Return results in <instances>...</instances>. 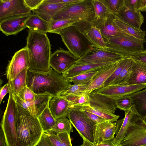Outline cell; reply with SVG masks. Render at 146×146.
Masks as SVG:
<instances>
[{
  "label": "cell",
  "instance_id": "cell-1",
  "mask_svg": "<svg viewBox=\"0 0 146 146\" xmlns=\"http://www.w3.org/2000/svg\"><path fill=\"white\" fill-rule=\"evenodd\" d=\"M26 47L29 54V69L46 72L52 68L50 65L51 45L46 33L29 29Z\"/></svg>",
  "mask_w": 146,
  "mask_h": 146
},
{
  "label": "cell",
  "instance_id": "cell-2",
  "mask_svg": "<svg viewBox=\"0 0 146 146\" xmlns=\"http://www.w3.org/2000/svg\"><path fill=\"white\" fill-rule=\"evenodd\" d=\"M71 83L62 74L52 69L46 72L34 71L28 69L27 86L36 94H48L54 97L60 95Z\"/></svg>",
  "mask_w": 146,
  "mask_h": 146
},
{
  "label": "cell",
  "instance_id": "cell-3",
  "mask_svg": "<svg viewBox=\"0 0 146 146\" xmlns=\"http://www.w3.org/2000/svg\"><path fill=\"white\" fill-rule=\"evenodd\" d=\"M16 124L19 140L22 146H35L44 131L37 117L17 103Z\"/></svg>",
  "mask_w": 146,
  "mask_h": 146
},
{
  "label": "cell",
  "instance_id": "cell-4",
  "mask_svg": "<svg viewBox=\"0 0 146 146\" xmlns=\"http://www.w3.org/2000/svg\"><path fill=\"white\" fill-rule=\"evenodd\" d=\"M62 40L69 51L78 60L82 57L92 45L84 35L72 25L62 29L59 33Z\"/></svg>",
  "mask_w": 146,
  "mask_h": 146
},
{
  "label": "cell",
  "instance_id": "cell-5",
  "mask_svg": "<svg viewBox=\"0 0 146 146\" xmlns=\"http://www.w3.org/2000/svg\"><path fill=\"white\" fill-rule=\"evenodd\" d=\"M92 0H80L68 4L57 13L53 20L75 19L80 22L92 23L95 19V13Z\"/></svg>",
  "mask_w": 146,
  "mask_h": 146
},
{
  "label": "cell",
  "instance_id": "cell-6",
  "mask_svg": "<svg viewBox=\"0 0 146 146\" xmlns=\"http://www.w3.org/2000/svg\"><path fill=\"white\" fill-rule=\"evenodd\" d=\"M145 42V40L128 35H123L110 37L105 42L106 50L127 57H131L144 50V45Z\"/></svg>",
  "mask_w": 146,
  "mask_h": 146
},
{
  "label": "cell",
  "instance_id": "cell-7",
  "mask_svg": "<svg viewBox=\"0 0 146 146\" xmlns=\"http://www.w3.org/2000/svg\"><path fill=\"white\" fill-rule=\"evenodd\" d=\"M17 103L9 93L7 103L1 123L6 146H22L19 140L16 124Z\"/></svg>",
  "mask_w": 146,
  "mask_h": 146
},
{
  "label": "cell",
  "instance_id": "cell-8",
  "mask_svg": "<svg viewBox=\"0 0 146 146\" xmlns=\"http://www.w3.org/2000/svg\"><path fill=\"white\" fill-rule=\"evenodd\" d=\"M67 117L83 139L94 145L98 124L88 117L82 111L76 107L69 108Z\"/></svg>",
  "mask_w": 146,
  "mask_h": 146
},
{
  "label": "cell",
  "instance_id": "cell-9",
  "mask_svg": "<svg viewBox=\"0 0 146 146\" xmlns=\"http://www.w3.org/2000/svg\"><path fill=\"white\" fill-rule=\"evenodd\" d=\"M124 57L120 54L92 46L82 57L75 62L74 64L81 65L117 62Z\"/></svg>",
  "mask_w": 146,
  "mask_h": 146
},
{
  "label": "cell",
  "instance_id": "cell-10",
  "mask_svg": "<svg viewBox=\"0 0 146 146\" xmlns=\"http://www.w3.org/2000/svg\"><path fill=\"white\" fill-rule=\"evenodd\" d=\"M120 144L123 146L146 145V123L140 118L130 127Z\"/></svg>",
  "mask_w": 146,
  "mask_h": 146
},
{
  "label": "cell",
  "instance_id": "cell-11",
  "mask_svg": "<svg viewBox=\"0 0 146 146\" xmlns=\"http://www.w3.org/2000/svg\"><path fill=\"white\" fill-rule=\"evenodd\" d=\"M29 56L26 46L16 52L7 67L6 74L8 81L13 80L25 69L28 68Z\"/></svg>",
  "mask_w": 146,
  "mask_h": 146
},
{
  "label": "cell",
  "instance_id": "cell-12",
  "mask_svg": "<svg viewBox=\"0 0 146 146\" xmlns=\"http://www.w3.org/2000/svg\"><path fill=\"white\" fill-rule=\"evenodd\" d=\"M77 60L69 50L60 48L51 54L50 65L52 69L62 74L73 65Z\"/></svg>",
  "mask_w": 146,
  "mask_h": 146
},
{
  "label": "cell",
  "instance_id": "cell-13",
  "mask_svg": "<svg viewBox=\"0 0 146 146\" xmlns=\"http://www.w3.org/2000/svg\"><path fill=\"white\" fill-rule=\"evenodd\" d=\"M24 0H0V20L15 16L31 14Z\"/></svg>",
  "mask_w": 146,
  "mask_h": 146
},
{
  "label": "cell",
  "instance_id": "cell-14",
  "mask_svg": "<svg viewBox=\"0 0 146 146\" xmlns=\"http://www.w3.org/2000/svg\"><path fill=\"white\" fill-rule=\"evenodd\" d=\"M146 88V84L128 85H109L94 90L92 92L114 99L129 95Z\"/></svg>",
  "mask_w": 146,
  "mask_h": 146
},
{
  "label": "cell",
  "instance_id": "cell-15",
  "mask_svg": "<svg viewBox=\"0 0 146 146\" xmlns=\"http://www.w3.org/2000/svg\"><path fill=\"white\" fill-rule=\"evenodd\" d=\"M125 112L124 117L117 121L116 136L113 140V142L116 145L120 144L130 127L138 119L141 118L134 105Z\"/></svg>",
  "mask_w": 146,
  "mask_h": 146
},
{
  "label": "cell",
  "instance_id": "cell-16",
  "mask_svg": "<svg viewBox=\"0 0 146 146\" xmlns=\"http://www.w3.org/2000/svg\"><path fill=\"white\" fill-rule=\"evenodd\" d=\"M82 33L90 41L92 46L106 49V43L99 30L91 23L79 22L73 25Z\"/></svg>",
  "mask_w": 146,
  "mask_h": 146
},
{
  "label": "cell",
  "instance_id": "cell-17",
  "mask_svg": "<svg viewBox=\"0 0 146 146\" xmlns=\"http://www.w3.org/2000/svg\"><path fill=\"white\" fill-rule=\"evenodd\" d=\"M116 17L113 14L110 13L105 18L98 20L93 21L91 23L92 25L95 26L99 30L105 42L107 38L112 36L128 35L115 24L114 20Z\"/></svg>",
  "mask_w": 146,
  "mask_h": 146
},
{
  "label": "cell",
  "instance_id": "cell-18",
  "mask_svg": "<svg viewBox=\"0 0 146 146\" xmlns=\"http://www.w3.org/2000/svg\"><path fill=\"white\" fill-rule=\"evenodd\" d=\"M30 15L10 17L0 20L1 31L6 36L17 35L27 28L26 22Z\"/></svg>",
  "mask_w": 146,
  "mask_h": 146
},
{
  "label": "cell",
  "instance_id": "cell-19",
  "mask_svg": "<svg viewBox=\"0 0 146 146\" xmlns=\"http://www.w3.org/2000/svg\"><path fill=\"white\" fill-rule=\"evenodd\" d=\"M123 23L139 29L144 22V17L137 10L131 9L125 5L121 7L116 15Z\"/></svg>",
  "mask_w": 146,
  "mask_h": 146
},
{
  "label": "cell",
  "instance_id": "cell-20",
  "mask_svg": "<svg viewBox=\"0 0 146 146\" xmlns=\"http://www.w3.org/2000/svg\"><path fill=\"white\" fill-rule=\"evenodd\" d=\"M88 104L94 108L110 113L115 114L117 110L113 99L92 92L90 94Z\"/></svg>",
  "mask_w": 146,
  "mask_h": 146
},
{
  "label": "cell",
  "instance_id": "cell-21",
  "mask_svg": "<svg viewBox=\"0 0 146 146\" xmlns=\"http://www.w3.org/2000/svg\"><path fill=\"white\" fill-rule=\"evenodd\" d=\"M118 62L81 65H75L74 64L63 72L62 75L65 79H66L80 74L99 70L104 68Z\"/></svg>",
  "mask_w": 146,
  "mask_h": 146
},
{
  "label": "cell",
  "instance_id": "cell-22",
  "mask_svg": "<svg viewBox=\"0 0 146 146\" xmlns=\"http://www.w3.org/2000/svg\"><path fill=\"white\" fill-rule=\"evenodd\" d=\"M118 62L107 66L99 70L92 78L85 94H89L94 90L104 87L105 82L115 70Z\"/></svg>",
  "mask_w": 146,
  "mask_h": 146
},
{
  "label": "cell",
  "instance_id": "cell-23",
  "mask_svg": "<svg viewBox=\"0 0 146 146\" xmlns=\"http://www.w3.org/2000/svg\"><path fill=\"white\" fill-rule=\"evenodd\" d=\"M71 104L66 98L60 95L52 97L50 100L48 107L54 118L56 119L67 117Z\"/></svg>",
  "mask_w": 146,
  "mask_h": 146
},
{
  "label": "cell",
  "instance_id": "cell-24",
  "mask_svg": "<svg viewBox=\"0 0 146 146\" xmlns=\"http://www.w3.org/2000/svg\"><path fill=\"white\" fill-rule=\"evenodd\" d=\"M68 4L52 3L44 0L36 9L32 11L33 14L38 15L45 20L50 22L58 11L64 6Z\"/></svg>",
  "mask_w": 146,
  "mask_h": 146
},
{
  "label": "cell",
  "instance_id": "cell-25",
  "mask_svg": "<svg viewBox=\"0 0 146 146\" xmlns=\"http://www.w3.org/2000/svg\"><path fill=\"white\" fill-rule=\"evenodd\" d=\"M116 126V122L108 121L98 124L95 134V144L114 139Z\"/></svg>",
  "mask_w": 146,
  "mask_h": 146
},
{
  "label": "cell",
  "instance_id": "cell-26",
  "mask_svg": "<svg viewBox=\"0 0 146 146\" xmlns=\"http://www.w3.org/2000/svg\"><path fill=\"white\" fill-rule=\"evenodd\" d=\"M133 70L125 85L146 84V64L134 60Z\"/></svg>",
  "mask_w": 146,
  "mask_h": 146
},
{
  "label": "cell",
  "instance_id": "cell-27",
  "mask_svg": "<svg viewBox=\"0 0 146 146\" xmlns=\"http://www.w3.org/2000/svg\"><path fill=\"white\" fill-rule=\"evenodd\" d=\"M27 28L46 33L49 28V22H48L36 15H30L26 23Z\"/></svg>",
  "mask_w": 146,
  "mask_h": 146
},
{
  "label": "cell",
  "instance_id": "cell-28",
  "mask_svg": "<svg viewBox=\"0 0 146 146\" xmlns=\"http://www.w3.org/2000/svg\"><path fill=\"white\" fill-rule=\"evenodd\" d=\"M135 108L140 117H146V88L129 95Z\"/></svg>",
  "mask_w": 146,
  "mask_h": 146
},
{
  "label": "cell",
  "instance_id": "cell-29",
  "mask_svg": "<svg viewBox=\"0 0 146 146\" xmlns=\"http://www.w3.org/2000/svg\"><path fill=\"white\" fill-rule=\"evenodd\" d=\"M28 68L24 70L13 80L8 81L10 92L18 96L21 90L27 86V75Z\"/></svg>",
  "mask_w": 146,
  "mask_h": 146
},
{
  "label": "cell",
  "instance_id": "cell-30",
  "mask_svg": "<svg viewBox=\"0 0 146 146\" xmlns=\"http://www.w3.org/2000/svg\"><path fill=\"white\" fill-rule=\"evenodd\" d=\"M114 22L119 29L127 34L137 39L145 40V31L139 29L126 24L119 20L116 17Z\"/></svg>",
  "mask_w": 146,
  "mask_h": 146
},
{
  "label": "cell",
  "instance_id": "cell-31",
  "mask_svg": "<svg viewBox=\"0 0 146 146\" xmlns=\"http://www.w3.org/2000/svg\"><path fill=\"white\" fill-rule=\"evenodd\" d=\"M133 62L131 57L119 76L110 85H125L131 76Z\"/></svg>",
  "mask_w": 146,
  "mask_h": 146
},
{
  "label": "cell",
  "instance_id": "cell-32",
  "mask_svg": "<svg viewBox=\"0 0 146 146\" xmlns=\"http://www.w3.org/2000/svg\"><path fill=\"white\" fill-rule=\"evenodd\" d=\"M44 132L51 131L54 126L55 119L48 106L37 117Z\"/></svg>",
  "mask_w": 146,
  "mask_h": 146
},
{
  "label": "cell",
  "instance_id": "cell-33",
  "mask_svg": "<svg viewBox=\"0 0 146 146\" xmlns=\"http://www.w3.org/2000/svg\"><path fill=\"white\" fill-rule=\"evenodd\" d=\"M80 22L75 19L54 20L49 22V28L48 33L59 34L64 29L72 25L74 23Z\"/></svg>",
  "mask_w": 146,
  "mask_h": 146
},
{
  "label": "cell",
  "instance_id": "cell-34",
  "mask_svg": "<svg viewBox=\"0 0 146 146\" xmlns=\"http://www.w3.org/2000/svg\"><path fill=\"white\" fill-rule=\"evenodd\" d=\"M52 97V96L48 94H36L33 101L36 117H37L48 106L49 102Z\"/></svg>",
  "mask_w": 146,
  "mask_h": 146
},
{
  "label": "cell",
  "instance_id": "cell-35",
  "mask_svg": "<svg viewBox=\"0 0 146 146\" xmlns=\"http://www.w3.org/2000/svg\"><path fill=\"white\" fill-rule=\"evenodd\" d=\"M67 117L55 119V124L50 131L56 134L66 132L70 134L73 130L72 124Z\"/></svg>",
  "mask_w": 146,
  "mask_h": 146
},
{
  "label": "cell",
  "instance_id": "cell-36",
  "mask_svg": "<svg viewBox=\"0 0 146 146\" xmlns=\"http://www.w3.org/2000/svg\"><path fill=\"white\" fill-rule=\"evenodd\" d=\"M79 108L83 111L91 112L101 117L106 120L112 122L117 121L120 116L115 114L110 113L97 109L94 108L88 104L80 106H71Z\"/></svg>",
  "mask_w": 146,
  "mask_h": 146
},
{
  "label": "cell",
  "instance_id": "cell-37",
  "mask_svg": "<svg viewBox=\"0 0 146 146\" xmlns=\"http://www.w3.org/2000/svg\"><path fill=\"white\" fill-rule=\"evenodd\" d=\"M95 13L94 21L103 19L110 13H111L103 0H92Z\"/></svg>",
  "mask_w": 146,
  "mask_h": 146
},
{
  "label": "cell",
  "instance_id": "cell-38",
  "mask_svg": "<svg viewBox=\"0 0 146 146\" xmlns=\"http://www.w3.org/2000/svg\"><path fill=\"white\" fill-rule=\"evenodd\" d=\"M89 84H71L67 89L61 93L60 96L66 97L70 95H79L85 94Z\"/></svg>",
  "mask_w": 146,
  "mask_h": 146
},
{
  "label": "cell",
  "instance_id": "cell-39",
  "mask_svg": "<svg viewBox=\"0 0 146 146\" xmlns=\"http://www.w3.org/2000/svg\"><path fill=\"white\" fill-rule=\"evenodd\" d=\"M101 70L80 74L66 79L73 84H89L92 78Z\"/></svg>",
  "mask_w": 146,
  "mask_h": 146
},
{
  "label": "cell",
  "instance_id": "cell-40",
  "mask_svg": "<svg viewBox=\"0 0 146 146\" xmlns=\"http://www.w3.org/2000/svg\"><path fill=\"white\" fill-rule=\"evenodd\" d=\"M131 57H125L117 63L116 69L105 82L104 86L110 85L118 77Z\"/></svg>",
  "mask_w": 146,
  "mask_h": 146
},
{
  "label": "cell",
  "instance_id": "cell-41",
  "mask_svg": "<svg viewBox=\"0 0 146 146\" xmlns=\"http://www.w3.org/2000/svg\"><path fill=\"white\" fill-rule=\"evenodd\" d=\"M116 108L124 111L129 110L133 105L129 95H127L113 99Z\"/></svg>",
  "mask_w": 146,
  "mask_h": 146
},
{
  "label": "cell",
  "instance_id": "cell-42",
  "mask_svg": "<svg viewBox=\"0 0 146 146\" xmlns=\"http://www.w3.org/2000/svg\"><path fill=\"white\" fill-rule=\"evenodd\" d=\"M89 94L70 95L64 97L71 104V106H80L88 104Z\"/></svg>",
  "mask_w": 146,
  "mask_h": 146
},
{
  "label": "cell",
  "instance_id": "cell-43",
  "mask_svg": "<svg viewBox=\"0 0 146 146\" xmlns=\"http://www.w3.org/2000/svg\"><path fill=\"white\" fill-rule=\"evenodd\" d=\"M110 12L116 16L125 4V0H103Z\"/></svg>",
  "mask_w": 146,
  "mask_h": 146
},
{
  "label": "cell",
  "instance_id": "cell-44",
  "mask_svg": "<svg viewBox=\"0 0 146 146\" xmlns=\"http://www.w3.org/2000/svg\"><path fill=\"white\" fill-rule=\"evenodd\" d=\"M12 95L17 103L31 115L36 117L35 110L33 101L31 102H26L23 100L16 95Z\"/></svg>",
  "mask_w": 146,
  "mask_h": 146
},
{
  "label": "cell",
  "instance_id": "cell-45",
  "mask_svg": "<svg viewBox=\"0 0 146 146\" xmlns=\"http://www.w3.org/2000/svg\"><path fill=\"white\" fill-rule=\"evenodd\" d=\"M36 94L27 86L21 90L18 96L25 101L31 102L34 100Z\"/></svg>",
  "mask_w": 146,
  "mask_h": 146
},
{
  "label": "cell",
  "instance_id": "cell-46",
  "mask_svg": "<svg viewBox=\"0 0 146 146\" xmlns=\"http://www.w3.org/2000/svg\"><path fill=\"white\" fill-rule=\"evenodd\" d=\"M62 143V146H72L70 134L66 132L58 134Z\"/></svg>",
  "mask_w": 146,
  "mask_h": 146
},
{
  "label": "cell",
  "instance_id": "cell-47",
  "mask_svg": "<svg viewBox=\"0 0 146 146\" xmlns=\"http://www.w3.org/2000/svg\"><path fill=\"white\" fill-rule=\"evenodd\" d=\"M44 0H24L26 6L32 11L36 9Z\"/></svg>",
  "mask_w": 146,
  "mask_h": 146
},
{
  "label": "cell",
  "instance_id": "cell-48",
  "mask_svg": "<svg viewBox=\"0 0 146 146\" xmlns=\"http://www.w3.org/2000/svg\"><path fill=\"white\" fill-rule=\"evenodd\" d=\"M82 111L88 117L97 124L108 121L101 117L91 112L86 111Z\"/></svg>",
  "mask_w": 146,
  "mask_h": 146
},
{
  "label": "cell",
  "instance_id": "cell-49",
  "mask_svg": "<svg viewBox=\"0 0 146 146\" xmlns=\"http://www.w3.org/2000/svg\"><path fill=\"white\" fill-rule=\"evenodd\" d=\"M134 60L146 64V50L141 51L131 57Z\"/></svg>",
  "mask_w": 146,
  "mask_h": 146
},
{
  "label": "cell",
  "instance_id": "cell-50",
  "mask_svg": "<svg viewBox=\"0 0 146 146\" xmlns=\"http://www.w3.org/2000/svg\"><path fill=\"white\" fill-rule=\"evenodd\" d=\"M10 90L8 83L5 84L1 88L0 92V104L6 95L10 93Z\"/></svg>",
  "mask_w": 146,
  "mask_h": 146
},
{
  "label": "cell",
  "instance_id": "cell-51",
  "mask_svg": "<svg viewBox=\"0 0 146 146\" xmlns=\"http://www.w3.org/2000/svg\"><path fill=\"white\" fill-rule=\"evenodd\" d=\"M138 0H125V4L129 9L137 10V5Z\"/></svg>",
  "mask_w": 146,
  "mask_h": 146
},
{
  "label": "cell",
  "instance_id": "cell-52",
  "mask_svg": "<svg viewBox=\"0 0 146 146\" xmlns=\"http://www.w3.org/2000/svg\"><path fill=\"white\" fill-rule=\"evenodd\" d=\"M35 146H51L47 137L43 133L40 140Z\"/></svg>",
  "mask_w": 146,
  "mask_h": 146
},
{
  "label": "cell",
  "instance_id": "cell-53",
  "mask_svg": "<svg viewBox=\"0 0 146 146\" xmlns=\"http://www.w3.org/2000/svg\"><path fill=\"white\" fill-rule=\"evenodd\" d=\"M80 0H46L49 3H64L69 4L79 1Z\"/></svg>",
  "mask_w": 146,
  "mask_h": 146
},
{
  "label": "cell",
  "instance_id": "cell-54",
  "mask_svg": "<svg viewBox=\"0 0 146 146\" xmlns=\"http://www.w3.org/2000/svg\"><path fill=\"white\" fill-rule=\"evenodd\" d=\"M137 9L141 12H146V0H138Z\"/></svg>",
  "mask_w": 146,
  "mask_h": 146
},
{
  "label": "cell",
  "instance_id": "cell-55",
  "mask_svg": "<svg viewBox=\"0 0 146 146\" xmlns=\"http://www.w3.org/2000/svg\"><path fill=\"white\" fill-rule=\"evenodd\" d=\"M114 139L106 140L98 144H95L94 146H116L113 142Z\"/></svg>",
  "mask_w": 146,
  "mask_h": 146
},
{
  "label": "cell",
  "instance_id": "cell-56",
  "mask_svg": "<svg viewBox=\"0 0 146 146\" xmlns=\"http://www.w3.org/2000/svg\"><path fill=\"white\" fill-rule=\"evenodd\" d=\"M0 146H6L5 136L1 127L0 129Z\"/></svg>",
  "mask_w": 146,
  "mask_h": 146
},
{
  "label": "cell",
  "instance_id": "cell-57",
  "mask_svg": "<svg viewBox=\"0 0 146 146\" xmlns=\"http://www.w3.org/2000/svg\"><path fill=\"white\" fill-rule=\"evenodd\" d=\"M83 144L84 146H94L92 144L86 141L83 139Z\"/></svg>",
  "mask_w": 146,
  "mask_h": 146
},
{
  "label": "cell",
  "instance_id": "cell-58",
  "mask_svg": "<svg viewBox=\"0 0 146 146\" xmlns=\"http://www.w3.org/2000/svg\"><path fill=\"white\" fill-rule=\"evenodd\" d=\"M144 121H145V123H146V117L145 118V119H143Z\"/></svg>",
  "mask_w": 146,
  "mask_h": 146
},
{
  "label": "cell",
  "instance_id": "cell-59",
  "mask_svg": "<svg viewBox=\"0 0 146 146\" xmlns=\"http://www.w3.org/2000/svg\"><path fill=\"white\" fill-rule=\"evenodd\" d=\"M116 146H123L121 144H120L118 145H116Z\"/></svg>",
  "mask_w": 146,
  "mask_h": 146
},
{
  "label": "cell",
  "instance_id": "cell-60",
  "mask_svg": "<svg viewBox=\"0 0 146 146\" xmlns=\"http://www.w3.org/2000/svg\"><path fill=\"white\" fill-rule=\"evenodd\" d=\"M80 146H84V145H83V144H82V145H80Z\"/></svg>",
  "mask_w": 146,
  "mask_h": 146
},
{
  "label": "cell",
  "instance_id": "cell-61",
  "mask_svg": "<svg viewBox=\"0 0 146 146\" xmlns=\"http://www.w3.org/2000/svg\"><path fill=\"white\" fill-rule=\"evenodd\" d=\"M146 146V145H144V146Z\"/></svg>",
  "mask_w": 146,
  "mask_h": 146
}]
</instances>
